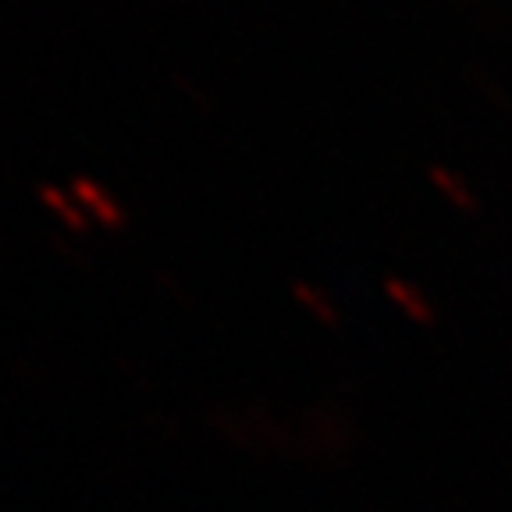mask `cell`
<instances>
[{"instance_id": "cell-2", "label": "cell", "mask_w": 512, "mask_h": 512, "mask_svg": "<svg viewBox=\"0 0 512 512\" xmlns=\"http://www.w3.org/2000/svg\"><path fill=\"white\" fill-rule=\"evenodd\" d=\"M36 196H40V203L47 210H54L57 217H61V224L68 228V232H89V217H86V210L79 207V203L68 196V192H61L57 185H40L36 189Z\"/></svg>"}, {"instance_id": "cell-1", "label": "cell", "mask_w": 512, "mask_h": 512, "mask_svg": "<svg viewBox=\"0 0 512 512\" xmlns=\"http://www.w3.org/2000/svg\"><path fill=\"white\" fill-rule=\"evenodd\" d=\"M72 200L79 203V207L86 210L89 221L100 224V228L118 232V228L128 224V217H125V210L118 207V200H114L104 185H96L93 178H72Z\"/></svg>"}]
</instances>
